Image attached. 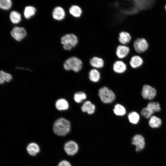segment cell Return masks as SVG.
<instances>
[{
    "label": "cell",
    "instance_id": "1",
    "mask_svg": "<svg viewBox=\"0 0 166 166\" xmlns=\"http://www.w3.org/2000/svg\"><path fill=\"white\" fill-rule=\"evenodd\" d=\"M70 123L68 120L60 118L55 121L53 126V131L56 135L59 136L66 135L70 131Z\"/></svg>",
    "mask_w": 166,
    "mask_h": 166
},
{
    "label": "cell",
    "instance_id": "2",
    "mask_svg": "<svg viewBox=\"0 0 166 166\" xmlns=\"http://www.w3.org/2000/svg\"><path fill=\"white\" fill-rule=\"evenodd\" d=\"M83 62L79 57L73 56L67 58L63 64V67L67 71L72 70L75 72L80 71L82 69Z\"/></svg>",
    "mask_w": 166,
    "mask_h": 166
},
{
    "label": "cell",
    "instance_id": "3",
    "mask_svg": "<svg viewBox=\"0 0 166 166\" xmlns=\"http://www.w3.org/2000/svg\"><path fill=\"white\" fill-rule=\"evenodd\" d=\"M99 95L101 101L105 103H111L115 99V95L113 92L106 87L99 90Z\"/></svg>",
    "mask_w": 166,
    "mask_h": 166
},
{
    "label": "cell",
    "instance_id": "4",
    "mask_svg": "<svg viewBox=\"0 0 166 166\" xmlns=\"http://www.w3.org/2000/svg\"><path fill=\"white\" fill-rule=\"evenodd\" d=\"M133 46L135 50L138 54H140L146 52L148 49V44L145 38H137L134 41Z\"/></svg>",
    "mask_w": 166,
    "mask_h": 166
},
{
    "label": "cell",
    "instance_id": "5",
    "mask_svg": "<svg viewBox=\"0 0 166 166\" xmlns=\"http://www.w3.org/2000/svg\"><path fill=\"white\" fill-rule=\"evenodd\" d=\"M61 42L62 45H70L73 48L78 44V39L77 36L74 34H67L61 37Z\"/></svg>",
    "mask_w": 166,
    "mask_h": 166
},
{
    "label": "cell",
    "instance_id": "6",
    "mask_svg": "<svg viewBox=\"0 0 166 166\" xmlns=\"http://www.w3.org/2000/svg\"><path fill=\"white\" fill-rule=\"evenodd\" d=\"M64 149L65 152L68 155L74 156L78 152L79 146L75 141L70 140L66 142L64 145Z\"/></svg>",
    "mask_w": 166,
    "mask_h": 166
},
{
    "label": "cell",
    "instance_id": "7",
    "mask_svg": "<svg viewBox=\"0 0 166 166\" xmlns=\"http://www.w3.org/2000/svg\"><path fill=\"white\" fill-rule=\"evenodd\" d=\"M156 94V90L152 87L148 85L143 86L141 95L144 98L149 100H152L155 97Z\"/></svg>",
    "mask_w": 166,
    "mask_h": 166
},
{
    "label": "cell",
    "instance_id": "8",
    "mask_svg": "<svg viewBox=\"0 0 166 166\" xmlns=\"http://www.w3.org/2000/svg\"><path fill=\"white\" fill-rule=\"evenodd\" d=\"M26 32L22 27H14L10 32L11 36L15 40L20 41L23 39L26 35Z\"/></svg>",
    "mask_w": 166,
    "mask_h": 166
},
{
    "label": "cell",
    "instance_id": "9",
    "mask_svg": "<svg viewBox=\"0 0 166 166\" xmlns=\"http://www.w3.org/2000/svg\"><path fill=\"white\" fill-rule=\"evenodd\" d=\"M130 50V48L128 46L120 44L116 48V54L119 60H122L128 56Z\"/></svg>",
    "mask_w": 166,
    "mask_h": 166
},
{
    "label": "cell",
    "instance_id": "10",
    "mask_svg": "<svg viewBox=\"0 0 166 166\" xmlns=\"http://www.w3.org/2000/svg\"><path fill=\"white\" fill-rule=\"evenodd\" d=\"M132 143L136 146V150L139 152L143 149L145 146V142L143 136L139 134L134 136L132 138Z\"/></svg>",
    "mask_w": 166,
    "mask_h": 166
},
{
    "label": "cell",
    "instance_id": "11",
    "mask_svg": "<svg viewBox=\"0 0 166 166\" xmlns=\"http://www.w3.org/2000/svg\"><path fill=\"white\" fill-rule=\"evenodd\" d=\"M127 65L121 60H117L115 61L113 65V69L116 73H121L124 72L127 69Z\"/></svg>",
    "mask_w": 166,
    "mask_h": 166
},
{
    "label": "cell",
    "instance_id": "12",
    "mask_svg": "<svg viewBox=\"0 0 166 166\" xmlns=\"http://www.w3.org/2000/svg\"><path fill=\"white\" fill-rule=\"evenodd\" d=\"M66 12L64 9L61 6L55 7L52 13L53 18L58 21H61L65 18L66 17Z\"/></svg>",
    "mask_w": 166,
    "mask_h": 166
},
{
    "label": "cell",
    "instance_id": "13",
    "mask_svg": "<svg viewBox=\"0 0 166 166\" xmlns=\"http://www.w3.org/2000/svg\"><path fill=\"white\" fill-rule=\"evenodd\" d=\"M91 66L94 68L101 69L105 65V61L101 57L95 56L91 58L89 61Z\"/></svg>",
    "mask_w": 166,
    "mask_h": 166
},
{
    "label": "cell",
    "instance_id": "14",
    "mask_svg": "<svg viewBox=\"0 0 166 166\" xmlns=\"http://www.w3.org/2000/svg\"><path fill=\"white\" fill-rule=\"evenodd\" d=\"M69 14L73 17L76 18H80L83 13L82 8L79 5L73 4L68 9Z\"/></svg>",
    "mask_w": 166,
    "mask_h": 166
},
{
    "label": "cell",
    "instance_id": "15",
    "mask_svg": "<svg viewBox=\"0 0 166 166\" xmlns=\"http://www.w3.org/2000/svg\"><path fill=\"white\" fill-rule=\"evenodd\" d=\"M26 149L28 154L32 156H36L40 150L39 145L34 142L29 143L26 147Z\"/></svg>",
    "mask_w": 166,
    "mask_h": 166
},
{
    "label": "cell",
    "instance_id": "16",
    "mask_svg": "<svg viewBox=\"0 0 166 166\" xmlns=\"http://www.w3.org/2000/svg\"><path fill=\"white\" fill-rule=\"evenodd\" d=\"M144 61L142 58L138 55L132 57L129 61L131 67L133 69H136L140 67L143 64Z\"/></svg>",
    "mask_w": 166,
    "mask_h": 166
},
{
    "label": "cell",
    "instance_id": "17",
    "mask_svg": "<svg viewBox=\"0 0 166 166\" xmlns=\"http://www.w3.org/2000/svg\"><path fill=\"white\" fill-rule=\"evenodd\" d=\"M132 37L130 34L128 32L122 31L119 34L118 41L120 44L127 45L130 43Z\"/></svg>",
    "mask_w": 166,
    "mask_h": 166
},
{
    "label": "cell",
    "instance_id": "18",
    "mask_svg": "<svg viewBox=\"0 0 166 166\" xmlns=\"http://www.w3.org/2000/svg\"><path fill=\"white\" fill-rule=\"evenodd\" d=\"M95 107L91 102L87 101L82 105L81 109L83 112H87L89 114L93 113L95 110Z\"/></svg>",
    "mask_w": 166,
    "mask_h": 166
},
{
    "label": "cell",
    "instance_id": "19",
    "mask_svg": "<svg viewBox=\"0 0 166 166\" xmlns=\"http://www.w3.org/2000/svg\"><path fill=\"white\" fill-rule=\"evenodd\" d=\"M55 106L57 109L59 110H63L67 109L69 107L67 101L64 99L58 100L56 102Z\"/></svg>",
    "mask_w": 166,
    "mask_h": 166
},
{
    "label": "cell",
    "instance_id": "20",
    "mask_svg": "<svg viewBox=\"0 0 166 166\" xmlns=\"http://www.w3.org/2000/svg\"><path fill=\"white\" fill-rule=\"evenodd\" d=\"M100 73L96 69L93 68L91 69L89 73V79L92 81L97 82L100 78Z\"/></svg>",
    "mask_w": 166,
    "mask_h": 166
},
{
    "label": "cell",
    "instance_id": "21",
    "mask_svg": "<svg viewBox=\"0 0 166 166\" xmlns=\"http://www.w3.org/2000/svg\"><path fill=\"white\" fill-rule=\"evenodd\" d=\"M162 121L159 117L154 116H152L149 121V124L152 128H157L161 124Z\"/></svg>",
    "mask_w": 166,
    "mask_h": 166
},
{
    "label": "cell",
    "instance_id": "22",
    "mask_svg": "<svg viewBox=\"0 0 166 166\" xmlns=\"http://www.w3.org/2000/svg\"><path fill=\"white\" fill-rule=\"evenodd\" d=\"M35 8L31 6H28L25 7L24 12V15L26 19H29L34 16L36 12Z\"/></svg>",
    "mask_w": 166,
    "mask_h": 166
},
{
    "label": "cell",
    "instance_id": "23",
    "mask_svg": "<svg viewBox=\"0 0 166 166\" xmlns=\"http://www.w3.org/2000/svg\"><path fill=\"white\" fill-rule=\"evenodd\" d=\"M10 18L12 22L14 24H17L21 20V15L17 11H13L10 14Z\"/></svg>",
    "mask_w": 166,
    "mask_h": 166
},
{
    "label": "cell",
    "instance_id": "24",
    "mask_svg": "<svg viewBox=\"0 0 166 166\" xmlns=\"http://www.w3.org/2000/svg\"><path fill=\"white\" fill-rule=\"evenodd\" d=\"M128 118L130 122L134 124H136L139 122L140 117L137 112H132L129 113Z\"/></svg>",
    "mask_w": 166,
    "mask_h": 166
},
{
    "label": "cell",
    "instance_id": "25",
    "mask_svg": "<svg viewBox=\"0 0 166 166\" xmlns=\"http://www.w3.org/2000/svg\"><path fill=\"white\" fill-rule=\"evenodd\" d=\"M147 107L153 113L155 112H159L160 110V105L157 102H151L149 103Z\"/></svg>",
    "mask_w": 166,
    "mask_h": 166
},
{
    "label": "cell",
    "instance_id": "26",
    "mask_svg": "<svg viewBox=\"0 0 166 166\" xmlns=\"http://www.w3.org/2000/svg\"><path fill=\"white\" fill-rule=\"evenodd\" d=\"M113 111L116 115L121 116L125 115L126 113L125 108L120 104H117L115 106Z\"/></svg>",
    "mask_w": 166,
    "mask_h": 166
},
{
    "label": "cell",
    "instance_id": "27",
    "mask_svg": "<svg viewBox=\"0 0 166 166\" xmlns=\"http://www.w3.org/2000/svg\"><path fill=\"white\" fill-rule=\"evenodd\" d=\"M12 79L11 75L6 73L3 71H1L0 72V83H3L5 81L9 82Z\"/></svg>",
    "mask_w": 166,
    "mask_h": 166
},
{
    "label": "cell",
    "instance_id": "28",
    "mask_svg": "<svg viewBox=\"0 0 166 166\" xmlns=\"http://www.w3.org/2000/svg\"><path fill=\"white\" fill-rule=\"evenodd\" d=\"M12 2L10 0H1L0 7L4 10H8L11 7Z\"/></svg>",
    "mask_w": 166,
    "mask_h": 166
},
{
    "label": "cell",
    "instance_id": "29",
    "mask_svg": "<svg viewBox=\"0 0 166 166\" xmlns=\"http://www.w3.org/2000/svg\"><path fill=\"white\" fill-rule=\"evenodd\" d=\"M86 98V96L85 93L82 92H78L75 93L74 96L75 101L78 103L81 102L83 100Z\"/></svg>",
    "mask_w": 166,
    "mask_h": 166
},
{
    "label": "cell",
    "instance_id": "30",
    "mask_svg": "<svg viewBox=\"0 0 166 166\" xmlns=\"http://www.w3.org/2000/svg\"><path fill=\"white\" fill-rule=\"evenodd\" d=\"M153 113L147 107L144 108L141 111V115L146 118H148L151 117Z\"/></svg>",
    "mask_w": 166,
    "mask_h": 166
},
{
    "label": "cell",
    "instance_id": "31",
    "mask_svg": "<svg viewBox=\"0 0 166 166\" xmlns=\"http://www.w3.org/2000/svg\"><path fill=\"white\" fill-rule=\"evenodd\" d=\"M57 166H72L70 163L65 160L61 161L58 164Z\"/></svg>",
    "mask_w": 166,
    "mask_h": 166
},
{
    "label": "cell",
    "instance_id": "32",
    "mask_svg": "<svg viewBox=\"0 0 166 166\" xmlns=\"http://www.w3.org/2000/svg\"><path fill=\"white\" fill-rule=\"evenodd\" d=\"M62 47L64 50L68 51L71 50L73 48L70 45L68 44L62 45Z\"/></svg>",
    "mask_w": 166,
    "mask_h": 166
},
{
    "label": "cell",
    "instance_id": "33",
    "mask_svg": "<svg viewBox=\"0 0 166 166\" xmlns=\"http://www.w3.org/2000/svg\"><path fill=\"white\" fill-rule=\"evenodd\" d=\"M165 10L166 11V5L165 6Z\"/></svg>",
    "mask_w": 166,
    "mask_h": 166
}]
</instances>
